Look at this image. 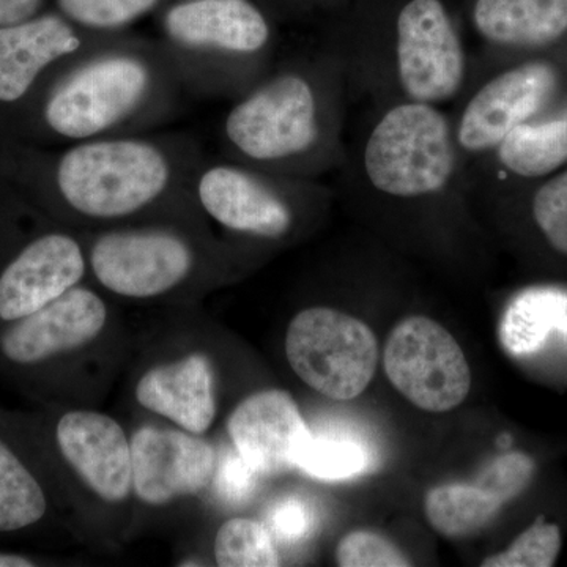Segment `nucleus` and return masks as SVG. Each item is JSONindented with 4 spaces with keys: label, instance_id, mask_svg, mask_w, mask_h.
Instances as JSON below:
<instances>
[{
    "label": "nucleus",
    "instance_id": "nucleus-28",
    "mask_svg": "<svg viewBox=\"0 0 567 567\" xmlns=\"http://www.w3.org/2000/svg\"><path fill=\"white\" fill-rule=\"evenodd\" d=\"M336 561L342 567H402L409 558L386 537L371 532L347 535L336 550Z\"/></svg>",
    "mask_w": 567,
    "mask_h": 567
},
{
    "label": "nucleus",
    "instance_id": "nucleus-27",
    "mask_svg": "<svg viewBox=\"0 0 567 567\" xmlns=\"http://www.w3.org/2000/svg\"><path fill=\"white\" fill-rule=\"evenodd\" d=\"M559 548L561 533L558 525L537 517L507 550L484 559L483 567H550L557 561Z\"/></svg>",
    "mask_w": 567,
    "mask_h": 567
},
{
    "label": "nucleus",
    "instance_id": "nucleus-19",
    "mask_svg": "<svg viewBox=\"0 0 567 567\" xmlns=\"http://www.w3.org/2000/svg\"><path fill=\"white\" fill-rule=\"evenodd\" d=\"M473 18L494 43L543 47L567 32V0H477Z\"/></svg>",
    "mask_w": 567,
    "mask_h": 567
},
{
    "label": "nucleus",
    "instance_id": "nucleus-21",
    "mask_svg": "<svg viewBox=\"0 0 567 567\" xmlns=\"http://www.w3.org/2000/svg\"><path fill=\"white\" fill-rule=\"evenodd\" d=\"M499 147V162L520 177H543L567 163V110L540 123H522Z\"/></svg>",
    "mask_w": 567,
    "mask_h": 567
},
{
    "label": "nucleus",
    "instance_id": "nucleus-24",
    "mask_svg": "<svg viewBox=\"0 0 567 567\" xmlns=\"http://www.w3.org/2000/svg\"><path fill=\"white\" fill-rule=\"evenodd\" d=\"M159 3L162 0H58L63 18L81 31L100 37H117Z\"/></svg>",
    "mask_w": 567,
    "mask_h": 567
},
{
    "label": "nucleus",
    "instance_id": "nucleus-7",
    "mask_svg": "<svg viewBox=\"0 0 567 567\" xmlns=\"http://www.w3.org/2000/svg\"><path fill=\"white\" fill-rule=\"evenodd\" d=\"M192 241L167 227H125L99 234L87 267L104 289L121 297L153 298L171 292L193 275Z\"/></svg>",
    "mask_w": 567,
    "mask_h": 567
},
{
    "label": "nucleus",
    "instance_id": "nucleus-1",
    "mask_svg": "<svg viewBox=\"0 0 567 567\" xmlns=\"http://www.w3.org/2000/svg\"><path fill=\"white\" fill-rule=\"evenodd\" d=\"M185 93L162 44L107 37L47 81L40 125L62 145L148 133L173 121Z\"/></svg>",
    "mask_w": 567,
    "mask_h": 567
},
{
    "label": "nucleus",
    "instance_id": "nucleus-30",
    "mask_svg": "<svg viewBox=\"0 0 567 567\" xmlns=\"http://www.w3.org/2000/svg\"><path fill=\"white\" fill-rule=\"evenodd\" d=\"M533 215L550 245L567 256V171L537 192Z\"/></svg>",
    "mask_w": 567,
    "mask_h": 567
},
{
    "label": "nucleus",
    "instance_id": "nucleus-31",
    "mask_svg": "<svg viewBox=\"0 0 567 567\" xmlns=\"http://www.w3.org/2000/svg\"><path fill=\"white\" fill-rule=\"evenodd\" d=\"M259 472L249 465L238 451H226L216 470L215 486L219 496L233 505L248 502L257 484H259Z\"/></svg>",
    "mask_w": 567,
    "mask_h": 567
},
{
    "label": "nucleus",
    "instance_id": "nucleus-4",
    "mask_svg": "<svg viewBox=\"0 0 567 567\" xmlns=\"http://www.w3.org/2000/svg\"><path fill=\"white\" fill-rule=\"evenodd\" d=\"M221 136L235 158L262 166L308 155L320 140L315 84L295 71L265 81L227 111Z\"/></svg>",
    "mask_w": 567,
    "mask_h": 567
},
{
    "label": "nucleus",
    "instance_id": "nucleus-25",
    "mask_svg": "<svg viewBox=\"0 0 567 567\" xmlns=\"http://www.w3.org/2000/svg\"><path fill=\"white\" fill-rule=\"evenodd\" d=\"M368 465V451L360 443L315 434L308 436L295 461L297 468L323 481L349 480L364 473Z\"/></svg>",
    "mask_w": 567,
    "mask_h": 567
},
{
    "label": "nucleus",
    "instance_id": "nucleus-26",
    "mask_svg": "<svg viewBox=\"0 0 567 567\" xmlns=\"http://www.w3.org/2000/svg\"><path fill=\"white\" fill-rule=\"evenodd\" d=\"M215 558L221 567H275L279 563L270 529L251 518H233L219 528Z\"/></svg>",
    "mask_w": 567,
    "mask_h": 567
},
{
    "label": "nucleus",
    "instance_id": "nucleus-23",
    "mask_svg": "<svg viewBox=\"0 0 567 567\" xmlns=\"http://www.w3.org/2000/svg\"><path fill=\"white\" fill-rule=\"evenodd\" d=\"M39 481L0 440V533L31 527L47 514Z\"/></svg>",
    "mask_w": 567,
    "mask_h": 567
},
{
    "label": "nucleus",
    "instance_id": "nucleus-14",
    "mask_svg": "<svg viewBox=\"0 0 567 567\" xmlns=\"http://www.w3.org/2000/svg\"><path fill=\"white\" fill-rule=\"evenodd\" d=\"M557 89L547 63H528L487 82L473 96L458 126V142L472 152L498 147L516 126L528 122Z\"/></svg>",
    "mask_w": 567,
    "mask_h": 567
},
{
    "label": "nucleus",
    "instance_id": "nucleus-18",
    "mask_svg": "<svg viewBox=\"0 0 567 567\" xmlns=\"http://www.w3.org/2000/svg\"><path fill=\"white\" fill-rule=\"evenodd\" d=\"M142 406L169 417L192 434H204L216 413L210 360L197 353L178 363L152 369L136 388Z\"/></svg>",
    "mask_w": 567,
    "mask_h": 567
},
{
    "label": "nucleus",
    "instance_id": "nucleus-33",
    "mask_svg": "<svg viewBox=\"0 0 567 567\" xmlns=\"http://www.w3.org/2000/svg\"><path fill=\"white\" fill-rule=\"evenodd\" d=\"M44 0H0V28L37 17Z\"/></svg>",
    "mask_w": 567,
    "mask_h": 567
},
{
    "label": "nucleus",
    "instance_id": "nucleus-11",
    "mask_svg": "<svg viewBox=\"0 0 567 567\" xmlns=\"http://www.w3.org/2000/svg\"><path fill=\"white\" fill-rule=\"evenodd\" d=\"M104 39L81 31L61 13L0 28V104L24 103L41 82Z\"/></svg>",
    "mask_w": 567,
    "mask_h": 567
},
{
    "label": "nucleus",
    "instance_id": "nucleus-15",
    "mask_svg": "<svg viewBox=\"0 0 567 567\" xmlns=\"http://www.w3.org/2000/svg\"><path fill=\"white\" fill-rule=\"evenodd\" d=\"M106 317L102 298L76 286L39 311L17 320L3 334L0 347L13 363H40L91 342L103 330Z\"/></svg>",
    "mask_w": 567,
    "mask_h": 567
},
{
    "label": "nucleus",
    "instance_id": "nucleus-3",
    "mask_svg": "<svg viewBox=\"0 0 567 567\" xmlns=\"http://www.w3.org/2000/svg\"><path fill=\"white\" fill-rule=\"evenodd\" d=\"M162 48L186 93L234 91L237 69L262 54L270 25L249 0H181L163 14Z\"/></svg>",
    "mask_w": 567,
    "mask_h": 567
},
{
    "label": "nucleus",
    "instance_id": "nucleus-12",
    "mask_svg": "<svg viewBox=\"0 0 567 567\" xmlns=\"http://www.w3.org/2000/svg\"><path fill=\"white\" fill-rule=\"evenodd\" d=\"M87 252L73 235H40L0 271V319L17 322L76 287Z\"/></svg>",
    "mask_w": 567,
    "mask_h": 567
},
{
    "label": "nucleus",
    "instance_id": "nucleus-13",
    "mask_svg": "<svg viewBox=\"0 0 567 567\" xmlns=\"http://www.w3.org/2000/svg\"><path fill=\"white\" fill-rule=\"evenodd\" d=\"M133 487L142 502L166 505L194 495L210 483L215 450L197 436L144 427L132 442Z\"/></svg>",
    "mask_w": 567,
    "mask_h": 567
},
{
    "label": "nucleus",
    "instance_id": "nucleus-17",
    "mask_svg": "<svg viewBox=\"0 0 567 567\" xmlns=\"http://www.w3.org/2000/svg\"><path fill=\"white\" fill-rule=\"evenodd\" d=\"M63 457L106 502H122L133 486L132 443L117 421L95 412H70L59 421Z\"/></svg>",
    "mask_w": 567,
    "mask_h": 567
},
{
    "label": "nucleus",
    "instance_id": "nucleus-34",
    "mask_svg": "<svg viewBox=\"0 0 567 567\" xmlns=\"http://www.w3.org/2000/svg\"><path fill=\"white\" fill-rule=\"evenodd\" d=\"M35 566L31 559L20 555L0 554V567H32Z\"/></svg>",
    "mask_w": 567,
    "mask_h": 567
},
{
    "label": "nucleus",
    "instance_id": "nucleus-29",
    "mask_svg": "<svg viewBox=\"0 0 567 567\" xmlns=\"http://www.w3.org/2000/svg\"><path fill=\"white\" fill-rule=\"evenodd\" d=\"M535 475V462L524 453H507L484 468L476 483L491 492L503 505L520 495Z\"/></svg>",
    "mask_w": 567,
    "mask_h": 567
},
{
    "label": "nucleus",
    "instance_id": "nucleus-8",
    "mask_svg": "<svg viewBox=\"0 0 567 567\" xmlns=\"http://www.w3.org/2000/svg\"><path fill=\"white\" fill-rule=\"evenodd\" d=\"M383 363L395 390L425 412L456 409L472 386L461 346L427 317H409L391 331Z\"/></svg>",
    "mask_w": 567,
    "mask_h": 567
},
{
    "label": "nucleus",
    "instance_id": "nucleus-6",
    "mask_svg": "<svg viewBox=\"0 0 567 567\" xmlns=\"http://www.w3.org/2000/svg\"><path fill=\"white\" fill-rule=\"evenodd\" d=\"M286 353L306 385L336 401L363 394L379 363L371 328L331 308H309L295 317L287 330Z\"/></svg>",
    "mask_w": 567,
    "mask_h": 567
},
{
    "label": "nucleus",
    "instance_id": "nucleus-9",
    "mask_svg": "<svg viewBox=\"0 0 567 567\" xmlns=\"http://www.w3.org/2000/svg\"><path fill=\"white\" fill-rule=\"evenodd\" d=\"M398 62L402 85L417 103L442 102L458 91L464 51L440 0H412L402 9Z\"/></svg>",
    "mask_w": 567,
    "mask_h": 567
},
{
    "label": "nucleus",
    "instance_id": "nucleus-2",
    "mask_svg": "<svg viewBox=\"0 0 567 567\" xmlns=\"http://www.w3.org/2000/svg\"><path fill=\"white\" fill-rule=\"evenodd\" d=\"M204 158L186 134L99 137L63 145L44 159L40 183L76 218L130 221L169 203L196 204L193 181Z\"/></svg>",
    "mask_w": 567,
    "mask_h": 567
},
{
    "label": "nucleus",
    "instance_id": "nucleus-20",
    "mask_svg": "<svg viewBox=\"0 0 567 567\" xmlns=\"http://www.w3.org/2000/svg\"><path fill=\"white\" fill-rule=\"evenodd\" d=\"M551 338L567 344V290L535 287L518 293L499 324V341L506 352L527 357L543 350Z\"/></svg>",
    "mask_w": 567,
    "mask_h": 567
},
{
    "label": "nucleus",
    "instance_id": "nucleus-5",
    "mask_svg": "<svg viewBox=\"0 0 567 567\" xmlns=\"http://www.w3.org/2000/svg\"><path fill=\"white\" fill-rule=\"evenodd\" d=\"M364 166L372 185L391 196L439 192L454 169L445 117L424 103L394 107L369 137Z\"/></svg>",
    "mask_w": 567,
    "mask_h": 567
},
{
    "label": "nucleus",
    "instance_id": "nucleus-10",
    "mask_svg": "<svg viewBox=\"0 0 567 567\" xmlns=\"http://www.w3.org/2000/svg\"><path fill=\"white\" fill-rule=\"evenodd\" d=\"M193 194L199 210L230 233L278 240L292 229L293 210L282 194L240 163L204 158Z\"/></svg>",
    "mask_w": 567,
    "mask_h": 567
},
{
    "label": "nucleus",
    "instance_id": "nucleus-16",
    "mask_svg": "<svg viewBox=\"0 0 567 567\" xmlns=\"http://www.w3.org/2000/svg\"><path fill=\"white\" fill-rule=\"evenodd\" d=\"M235 450L260 475L295 468L298 451L311 435L292 395L268 390L249 395L229 420Z\"/></svg>",
    "mask_w": 567,
    "mask_h": 567
},
{
    "label": "nucleus",
    "instance_id": "nucleus-32",
    "mask_svg": "<svg viewBox=\"0 0 567 567\" xmlns=\"http://www.w3.org/2000/svg\"><path fill=\"white\" fill-rule=\"evenodd\" d=\"M268 525L284 543H297L315 529V513L308 503L297 496H287L271 506Z\"/></svg>",
    "mask_w": 567,
    "mask_h": 567
},
{
    "label": "nucleus",
    "instance_id": "nucleus-22",
    "mask_svg": "<svg viewBox=\"0 0 567 567\" xmlns=\"http://www.w3.org/2000/svg\"><path fill=\"white\" fill-rule=\"evenodd\" d=\"M505 506L480 484H446L425 496L429 524L446 537L475 535Z\"/></svg>",
    "mask_w": 567,
    "mask_h": 567
}]
</instances>
